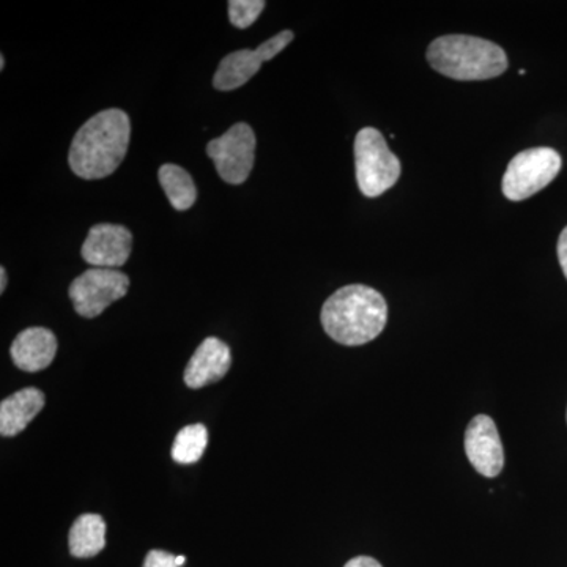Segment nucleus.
<instances>
[{"label": "nucleus", "instance_id": "1", "mask_svg": "<svg viewBox=\"0 0 567 567\" xmlns=\"http://www.w3.org/2000/svg\"><path fill=\"white\" fill-rule=\"evenodd\" d=\"M132 137V123L126 112H99L81 126L71 142V171L84 181H100L114 174L125 159Z\"/></svg>", "mask_w": 567, "mask_h": 567}, {"label": "nucleus", "instance_id": "2", "mask_svg": "<svg viewBox=\"0 0 567 567\" xmlns=\"http://www.w3.org/2000/svg\"><path fill=\"white\" fill-rule=\"evenodd\" d=\"M320 320L323 330L338 344L364 346L385 330L386 300L372 287L352 284L336 290L324 301Z\"/></svg>", "mask_w": 567, "mask_h": 567}, {"label": "nucleus", "instance_id": "3", "mask_svg": "<svg viewBox=\"0 0 567 567\" xmlns=\"http://www.w3.org/2000/svg\"><path fill=\"white\" fill-rule=\"evenodd\" d=\"M425 58L436 73L454 81L494 80L507 70L505 50L480 37H440L429 44Z\"/></svg>", "mask_w": 567, "mask_h": 567}, {"label": "nucleus", "instance_id": "4", "mask_svg": "<svg viewBox=\"0 0 567 567\" xmlns=\"http://www.w3.org/2000/svg\"><path fill=\"white\" fill-rule=\"evenodd\" d=\"M354 169L358 188L365 197H379L401 178L402 166L375 128H363L354 137Z\"/></svg>", "mask_w": 567, "mask_h": 567}, {"label": "nucleus", "instance_id": "5", "mask_svg": "<svg viewBox=\"0 0 567 567\" xmlns=\"http://www.w3.org/2000/svg\"><path fill=\"white\" fill-rule=\"evenodd\" d=\"M561 166V155L555 148L535 147L517 153L503 175V194L513 203L529 199L557 178Z\"/></svg>", "mask_w": 567, "mask_h": 567}, {"label": "nucleus", "instance_id": "6", "mask_svg": "<svg viewBox=\"0 0 567 567\" xmlns=\"http://www.w3.org/2000/svg\"><path fill=\"white\" fill-rule=\"evenodd\" d=\"M130 278L111 268H91L71 282L69 295L78 315L95 319L115 301L125 297Z\"/></svg>", "mask_w": 567, "mask_h": 567}, {"label": "nucleus", "instance_id": "7", "mask_svg": "<svg viewBox=\"0 0 567 567\" xmlns=\"http://www.w3.org/2000/svg\"><path fill=\"white\" fill-rule=\"evenodd\" d=\"M256 134L248 123H235L229 132L207 144V155L215 163L216 173L229 185L248 181L256 159Z\"/></svg>", "mask_w": 567, "mask_h": 567}, {"label": "nucleus", "instance_id": "8", "mask_svg": "<svg viewBox=\"0 0 567 567\" xmlns=\"http://www.w3.org/2000/svg\"><path fill=\"white\" fill-rule=\"evenodd\" d=\"M295 39L292 31H282L265 41L257 50H240L226 55L213 78V85L221 92L235 91L259 73L262 63L275 59Z\"/></svg>", "mask_w": 567, "mask_h": 567}, {"label": "nucleus", "instance_id": "9", "mask_svg": "<svg viewBox=\"0 0 567 567\" xmlns=\"http://www.w3.org/2000/svg\"><path fill=\"white\" fill-rule=\"evenodd\" d=\"M133 234L121 224H96L81 248L82 259L93 268L117 270L130 259Z\"/></svg>", "mask_w": 567, "mask_h": 567}, {"label": "nucleus", "instance_id": "10", "mask_svg": "<svg viewBox=\"0 0 567 567\" xmlns=\"http://www.w3.org/2000/svg\"><path fill=\"white\" fill-rule=\"evenodd\" d=\"M465 453L480 475L495 477L505 466V451L498 429L487 415H477L465 431Z\"/></svg>", "mask_w": 567, "mask_h": 567}, {"label": "nucleus", "instance_id": "11", "mask_svg": "<svg viewBox=\"0 0 567 567\" xmlns=\"http://www.w3.org/2000/svg\"><path fill=\"white\" fill-rule=\"evenodd\" d=\"M233 353L229 346L218 338H207L197 347L185 369L186 386L199 390L218 382L229 372Z\"/></svg>", "mask_w": 567, "mask_h": 567}, {"label": "nucleus", "instance_id": "12", "mask_svg": "<svg viewBox=\"0 0 567 567\" xmlns=\"http://www.w3.org/2000/svg\"><path fill=\"white\" fill-rule=\"evenodd\" d=\"M58 339L48 328L33 327L21 331L11 344L10 354L14 365L24 372H39L54 361Z\"/></svg>", "mask_w": 567, "mask_h": 567}, {"label": "nucleus", "instance_id": "13", "mask_svg": "<svg viewBox=\"0 0 567 567\" xmlns=\"http://www.w3.org/2000/svg\"><path fill=\"white\" fill-rule=\"evenodd\" d=\"M44 406V394L37 388H24L0 402V434H21Z\"/></svg>", "mask_w": 567, "mask_h": 567}, {"label": "nucleus", "instance_id": "14", "mask_svg": "<svg viewBox=\"0 0 567 567\" xmlns=\"http://www.w3.org/2000/svg\"><path fill=\"white\" fill-rule=\"evenodd\" d=\"M106 546V522L99 514H84L70 529V554L76 558H92Z\"/></svg>", "mask_w": 567, "mask_h": 567}, {"label": "nucleus", "instance_id": "15", "mask_svg": "<svg viewBox=\"0 0 567 567\" xmlns=\"http://www.w3.org/2000/svg\"><path fill=\"white\" fill-rule=\"evenodd\" d=\"M159 183L167 200L177 212H186L196 204L197 189L192 175L177 164H164L159 167Z\"/></svg>", "mask_w": 567, "mask_h": 567}, {"label": "nucleus", "instance_id": "16", "mask_svg": "<svg viewBox=\"0 0 567 567\" xmlns=\"http://www.w3.org/2000/svg\"><path fill=\"white\" fill-rule=\"evenodd\" d=\"M207 445L208 431L204 424L186 425L175 436L173 458L177 464H196L204 456Z\"/></svg>", "mask_w": 567, "mask_h": 567}, {"label": "nucleus", "instance_id": "17", "mask_svg": "<svg viewBox=\"0 0 567 567\" xmlns=\"http://www.w3.org/2000/svg\"><path fill=\"white\" fill-rule=\"evenodd\" d=\"M264 0H230L229 20L238 29H248L262 13Z\"/></svg>", "mask_w": 567, "mask_h": 567}, {"label": "nucleus", "instance_id": "18", "mask_svg": "<svg viewBox=\"0 0 567 567\" xmlns=\"http://www.w3.org/2000/svg\"><path fill=\"white\" fill-rule=\"evenodd\" d=\"M142 567H178L177 557H174L169 551L151 550Z\"/></svg>", "mask_w": 567, "mask_h": 567}, {"label": "nucleus", "instance_id": "19", "mask_svg": "<svg viewBox=\"0 0 567 567\" xmlns=\"http://www.w3.org/2000/svg\"><path fill=\"white\" fill-rule=\"evenodd\" d=\"M557 249L559 265H561L563 274H565L567 279V227H565V229H563V233L559 234Z\"/></svg>", "mask_w": 567, "mask_h": 567}, {"label": "nucleus", "instance_id": "20", "mask_svg": "<svg viewBox=\"0 0 567 567\" xmlns=\"http://www.w3.org/2000/svg\"><path fill=\"white\" fill-rule=\"evenodd\" d=\"M344 567H383L377 559L371 557H357L346 563Z\"/></svg>", "mask_w": 567, "mask_h": 567}, {"label": "nucleus", "instance_id": "21", "mask_svg": "<svg viewBox=\"0 0 567 567\" xmlns=\"http://www.w3.org/2000/svg\"><path fill=\"white\" fill-rule=\"evenodd\" d=\"M7 281H9V279H7V270L6 268H0V292H6V289H7Z\"/></svg>", "mask_w": 567, "mask_h": 567}, {"label": "nucleus", "instance_id": "22", "mask_svg": "<svg viewBox=\"0 0 567 567\" xmlns=\"http://www.w3.org/2000/svg\"><path fill=\"white\" fill-rule=\"evenodd\" d=\"M186 558L185 557H177V566L182 567L185 565Z\"/></svg>", "mask_w": 567, "mask_h": 567}, {"label": "nucleus", "instance_id": "23", "mask_svg": "<svg viewBox=\"0 0 567 567\" xmlns=\"http://www.w3.org/2000/svg\"><path fill=\"white\" fill-rule=\"evenodd\" d=\"M6 69V58L3 55H0V70Z\"/></svg>", "mask_w": 567, "mask_h": 567}]
</instances>
